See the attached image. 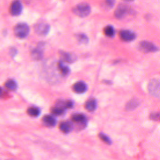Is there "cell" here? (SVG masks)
<instances>
[{
    "label": "cell",
    "instance_id": "29",
    "mask_svg": "<svg viewBox=\"0 0 160 160\" xmlns=\"http://www.w3.org/2000/svg\"><path fill=\"white\" fill-rule=\"evenodd\" d=\"M125 1H134V0H125Z\"/></svg>",
    "mask_w": 160,
    "mask_h": 160
},
{
    "label": "cell",
    "instance_id": "4",
    "mask_svg": "<svg viewBox=\"0 0 160 160\" xmlns=\"http://www.w3.org/2000/svg\"><path fill=\"white\" fill-rule=\"evenodd\" d=\"M139 48L141 51L146 53L154 52L158 50V47L153 43L146 41H141L139 44Z\"/></svg>",
    "mask_w": 160,
    "mask_h": 160
},
{
    "label": "cell",
    "instance_id": "28",
    "mask_svg": "<svg viewBox=\"0 0 160 160\" xmlns=\"http://www.w3.org/2000/svg\"><path fill=\"white\" fill-rule=\"evenodd\" d=\"M10 51H11V54L12 56H15L16 54V52H17V51H16V49L15 48H11Z\"/></svg>",
    "mask_w": 160,
    "mask_h": 160
},
{
    "label": "cell",
    "instance_id": "10",
    "mask_svg": "<svg viewBox=\"0 0 160 160\" xmlns=\"http://www.w3.org/2000/svg\"><path fill=\"white\" fill-rule=\"evenodd\" d=\"M84 106L88 111L93 112L97 108V101L94 98H90L86 102Z\"/></svg>",
    "mask_w": 160,
    "mask_h": 160
},
{
    "label": "cell",
    "instance_id": "17",
    "mask_svg": "<svg viewBox=\"0 0 160 160\" xmlns=\"http://www.w3.org/2000/svg\"><path fill=\"white\" fill-rule=\"evenodd\" d=\"M73 105H74V102L71 100H66V101L60 100L56 104V106H61V107L64 108L65 109L72 108Z\"/></svg>",
    "mask_w": 160,
    "mask_h": 160
},
{
    "label": "cell",
    "instance_id": "22",
    "mask_svg": "<svg viewBox=\"0 0 160 160\" xmlns=\"http://www.w3.org/2000/svg\"><path fill=\"white\" fill-rule=\"evenodd\" d=\"M104 33L106 36L109 37V38H112L115 34V30H114V28L112 26L109 25V26H107L104 28Z\"/></svg>",
    "mask_w": 160,
    "mask_h": 160
},
{
    "label": "cell",
    "instance_id": "15",
    "mask_svg": "<svg viewBox=\"0 0 160 160\" xmlns=\"http://www.w3.org/2000/svg\"><path fill=\"white\" fill-rule=\"evenodd\" d=\"M43 51L42 46H38L31 52V56L35 60H39L42 58Z\"/></svg>",
    "mask_w": 160,
    "mask_h": 160
},
{
    "label": "cell",
    "instance_id": "26",
    "mask_svg": "<svg viewBox=\"0 0 160 160\" xmlns=\"http://www.w3.org/2000/svg\"><path fill=\"white\" fill-rule=\"evenodd\" d=\"M105 3L108 7L111 8L114 5L115 0H105Z\"/></svg>",
    "mask_w": 160,
    "mask_h": 160
},
{
    "label": "cell",
    "instance_id": "12",
    "mask_svg": "<svg viewBox=\"0 0 160 160\" xmlns=\"http://www.w3.org/2000/svg\"><path fill=\"white\" fill-rule=\"evenodd\" d=\"M60 54H61L62 59L66 62L72 63V62H74L76 60V56L71 53H69L68 52H64V51H61L60 52Z\"/></svg>",
    "mask_w": 160,
    "mask_h": 160
},
{
    "label": "cell",
    "instance_id": "18",
    "mask_svg": "<svg viewBox=\"0 0 160 160\" xmlns=\"http://www.w3.org/2000/svg\"><path fill=\"white\" fill-rule=\"evenodd\" d=\"M58 69L59 70V71L61 72V74L64 76H68L69 72H70V69L69 68L64 64V63L62 62V61H60L58 62Z\"/></svg>",
    "mask_w": 160,
    "mask_h": 160
},
{
    "label": "cell",
    "instance_id": "8",
    "mask_svg": "<svg viewBox=\"0 0 160 160\" xmlns=\"http://www.w3.org/2000/svg\"><path fill=\"white\" fill-rule=\"evenodd\" d=\"M119 37L124 41H132L135 39L136 36L134 32L129 30H122L119 32Z\"/></svg>",
    "mask_w": 160,
    "mask_h": 160
},
{
    "label": "cell",
    "instance_id": "21",
    "mask_svg": "<svg viewBox=\"0 0 160 160\" xmlns=\"http://www.w3.org/2000/svg\"><path fill=\"white\" fill-rule=\"evenodd\" d=\"M66 109L61 106H56L51 109V112L56 116H61L65 113Z\"/></svg>",
    "mask_w": 160,
    "mask_h": 160
},
{
    "label": "cell",
    "instance_id": "11",
    "mask_svg": "<svg viewBox=\"0 0 160 160\" xmlns=\"http://www.w3.org/2000/svg\"><path fill=\"white\" fill-rule=\"evenodd\" d=\"M139 105V101L138 99L133 98L131 99L130 101H129L125 106V109L128 111H132L137 108Z\"/></svg>",
    "mask_w": 160,
    "mask_h": 160
},
{
    "label": "cell",
    "instance_id": "20",
    "mask_svg": "<svg viewBox=\"0 0 160 160\" xmlns=\"http://www.w3.org/2000/svg\"><path fill=\"white\" fill-rule=\"evenodd\" d=\"M5 86L7 89L11 91H14L18 88L17 82L14 79H9L5 83Z\"/></svg>",
    "mask_w": 160,
    "mask_h": 160
},
{
    "label": "cell",
    "instance_id": "23",
    "mask_svg": "<svg viewBox=\"0 0 160 160\" xmlns=\"http://www.w3.org/2000/svg\"><path fill=\"white\" fill-rule=\"evenodd\" d=\"M76 36H77V39L81 44H87L88 42V41H89L88 37L85 34H83V33L78 34Z\"/></svg>",
    "mask_w": 160,
    "mask_h": 160
},
{
    "label": "cell",
    "instance_id": "24",
    "mask_svg": "<svg viewBox=\"0 0 160 160\" xmlns=\"http://www.w3.org/2000/svg\"><path fill=\"white\" fill-rule=\"evenodd\" d=\"M99 138L101 141H102L104 142H105L107 144H111L112 143V141L110 139V138L103 132H100L99 134Z\"/></svg>",
    "mask_w": 160,
    "mask_h": 160
},
{
    "label": "cell",
    "instance_id": "6",
    "mask_svg": "<svg viewBox=\"0 0 160 160\" xmlns=\"http://www.w3.org/2000/svg\"><path fill=\"white\" fill-rule=\"evenodd\" d=\"M50 29L49 24L45 22H39L35 25L34 31L39 36H45L48 34Z\"/></svg>",
    "mask_w": 160,
    "mask_h": 160
},
{
    "label": "cell",
    "instance_id": "13",
    "mask_svg": "<svg viewBox=\"0 0 160 160\" xmlns=\"http://www.w3.org/2000/svg\"><path fill=\"white\" fill-rule=\"evenodd\" d=\"M59 129L64 133H69L72 129V124L69 121H63L59 124Z\"/></svg>",
    "mask_w": 160,
    "mask_h": 160
},
{
    "label": "cell",
    "instance_id": "9",
    "mask_svg": "<svg viewBox=\"0 0 160 160\" xmlns=\"http://www.w3.org/2000/svg\"><path fill=\"white\" fill-rule=\"evenodd\" d=\"M73 91L78 94H82L85 92L88 89L87 84L83 81L76 82L72 86Z\"/></svg>",
    "mask_w": 160,
    "mask_h": 160
},
{
    "label": "cell",
    "instance_id": "1",
    "mask_svg": "<svg viewBox=\"0 0 160 160\" xmlns=\"http://www.w3.org/2000/svg\"><path fill=\"white\" fill-rule=\"evenodd\" d=\"M148 89L152 96L160 99V79H151L148 83Z\"/></svg>",
    "mask_w": 160,
    "mask_h": 160
},
{
    "label": "cell",
    "instance_id": "19",
    "mask_svg": "<svg viewBox=\"0 0 160 160\" xmlns=\"http://www.w3.org/2000/svg\"><path fill=\"white\" fill-rule=\"evenodd\" d=\"M27 112L31 117H37L40 114V109L38 107L31 106L28 109Z\"/></svg>",
    "mask_w": 160,
    "mask_h": 160
},
{
    "label": "cell",
    "instance_id": "27",
    "mask_svg": "<svg viewBox=\"0 0 160 160\" xmlns=\"http://www.w3.org/2000/svg\"><path fill=\"white\" fill-rule=\"evenodd\" d=\"M6 91L1 88H0V98H2L6 96Z\"/></svg>",
    "mask_w": 160,
    "mask_h": 160
},
{
    "label": "cell",
    "instance_id": "3",
    "mask_svg": "<svg viewBox=\"0 0 160 160\" xmlns=\"http://www.w3.org/2000/svg\"><path fill=\"white\" fill-rule=\"evenodd\" d=\"M73 12L81 17V18H84L88 16L90 12H91V7L88 4H80L77 5L74 9H73Z\"/></svg>",
    "mask_w": 160,
    "mask_h": 160
},
{
    "label": "cell",
    "instance_id": "25",
    "mask_svg": "<svg viewBox=\"0 0 160 160\" xmlns=\"http://www.w3.org/2000/svg\"><path fill=\"white\" fill-rule=\"evenodd\" d=\"M149 118L155 121H160V112H153L149 115Z\"/></svg>",
    "mask_w": 160,
    "mask_h": 160
},
{
    "label": "cell",
    "instance_id": "7",
    "mask_svg": "<svg viewBox=\"0 0 160 160\" xmlns=\"http://www.w3.org/2000/svg\"><path fill=\"white\" fill-rule=\"evenodd\" d=\"M22 11V5L19 0H14L11 4L9 8V12L12 16L19 15Z\"/></svg>",
    "mask_w": 160,
    "mask_h": 160
},
{
    "label": "cell",
    "instance_id": "14",
    "mask_svg": "<svg viewBox=\"0 0 160 160\" xmlns=\"http://www.w3.org/2000/svg\"><path fill=\"white\" fill-rule=\"evenodd\" d=\"M71 119L72 121L81 124H86L87 122L86 117L81 113H75L72 115Z\"/></svg>",
    "mask_w": 160,
    "mask_h": 160
},
{
    "label": "cell",
    "instance_id": "16",
    "mask_svg": "<svg viewBox=\"0 0 160 160\" xmlns=\"http://www.w3.org/2000/svg\"><path fill=\"white\" fill-rule=\"evenodd\" d=\"M43 122L48 126L53 127L56 124V118L52 115H46L42 118Z\"/></svg>",
    "mask_w": 160,
    "mask_h": 160
},
{
    "label": "cell",
    "instance_id": "5",
    "mask_svg": "<svg viewBox=\"0 0 160 160\" xmlns=\"http://www.w3.org/2000/svg\"><path fill=\"white\" fill-rule=\"evenodd\" d=\"M130 11V8L126 4H120L114 11V16L119 19L124 18Z\"/></svg>",
    "mask_w": 160,
    "mask_h": 160
},
{
    "label": "cell",
    "instance_id": "2",
    "mask_svg": "<svg viewBox=\"0 0 160 160\" xmlns=\"http://www.w3.org/2000/svg\"><path fill=\"white\" fill-rule=\"evenodd\" d=\"M14 32L16 37L23 39L28 36L29 33V28L26 23H19L14 27Z\"/></svg>",
    "mask_w": 160,
    "mask_h": 160
}]
</instances>
